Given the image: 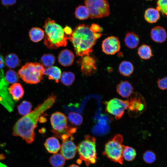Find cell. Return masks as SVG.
<instances>
[{
	"label": "cell",
	"instance_id": "6da1fadb",
	"mask_svg": "<svg viewBox=\"0 0 167 167\" xmlns=\"http://www.w3.org/2000/svg\"><path fill=\"white\" fill-rule=\"evenodd\" d=\"M56 99L55 96H49L33 110L19 119L13 126L12 135L19 136L28 144L32 143L35 139V129L40 116L51 108L55 102Z\"/></svg>",
	"mask_w": 167,
	"mask_h": 167
},
{
	"label": "cell",
	"instance_id": "7a4b0ae2",
	"mask_svg": "<svg viewBox=\"0 0 167 167\" xmlns=\"http://www.w3.org/2000/svg\"><path fill=\"white\" fill-rule=\"evenodd\" d=\"M102 35L92 31L88 25L81 24L76 27L68 36V39L72 43L76 55L82 57L92 52L96 40Z\"/></svg>",
	"mask_w": 167,
	"mask_h": 167
},
{
	"label": "cell",
	"instance_id": "3957f363",
	"mask_svg": "<svg viewBox=\"0 0 167 167\" xmlns=\"http://www.w3.org/2000/svg\"><path fill=\"white\" fill-rule=\"evenodd\" d=\"M43 28L45 32L44 44L48 49H56L67 45L68 36L62 27L54 20L47 18Z\"/></svg>",
	"mask_w": 167,
	"mask_h": 167
},
{
	"label": "cell",
	"instance_id": "277c9868",
	"mask_svg": "<svg viewBox=\"0 0 167 167\" xmlns=\"http://www.w3.org/2000/svg\"><path fill=\"white\" fill-rule=\"evenodd\" d=\"M77 151L80 159L85 162L87 166L95 164L97 160L95 138L86 135L84 140L77 146Z\"/></svg>",
	"mask_w": 167,
	"mask_h": 167
},
{
	"label": "cell",
	"instance_id": "5b68a950",
	"mask_svg": "<svg viewBox=\"0 0 167 167\" xmlns=\"http://www.w3.org/2000/svg\"><path fill=\"white\" fill-rule=\"evenodd\" d=\"M45 68L40 63L28 62L19 70L18 74L22 79L27 83L36 84L43 79Z\"/></svg>",
	"mask_w": 167,
	"mask_h": 167
},
{
	"label": "cell",
	"instance_id": "8992f818",
	"mask_svg": "<svg viewBox=\"0 0 167 167\" xmlns=\"http://www.w3.org/2000/svg\"><path fill=\"white\" fill-rule=\"evenodd\" d=\"M123 142L122 135L119 134L115 135L105 144L103 154L112 161L122 164Z\"/></svg>",
	"mask_w": 167,
	"mask_h": 167
},
{
	"label": "cell",
	"instance_id": "52a82bcc",
	"mask_svg": "<svg viewBox=\"0 0 167 167\" xmlns=\"http://www.w3.org/2000/svg\"><path fill=\"white\" fill-rule=\"evenodd\" d=\"M84 4L92 19L108 16L110 14L109 6L106 0H85Z\"/></svg>",
	"mask_w": 167,
	"mask_h": 167
},
{
	"label": "cell",
	"instance_id": "ba28073f",
	"mask_svg": "<svg viewBox=\"0 0 167 167\" xmlns=\"http://www.w3.org/2000/svg\"><path fill=\"white\" fill-rule=\"evenodd\" d=\"M105 104L106 111L113 115L116 119H119L122 117L125 110L128 109L129 101L115 98L106 102Z\"/></svg>",
	"mask_w": 167,
	"mask_h": 167
},
{
	"label": "cell",
	"instance_id": "9c48e42d",
	"mask_svg": "<svg viewBox=\"0 0 167 167\" xmlns=\"http://www.w3.org/2000/svg\"><path fill=\"white\" fill-rule=\"evenodd\" d=\"M129 101L128 114L130 117L136 118L141 114L145 110L146 105L145 100L140 94L133 93Z\"/></svg>",
	"mask_w": 167,
	"mask_h": 167
},
{
	"label": "cell",
	"instance_id": "30bf717a",
	"mask_svg": "<svg viewBox=\"0 0 167 167\" xmlns=\"http://www.w3.org/2000/svg\"><path fill=\"white\" fill-rule=\"evenodd\" d=\"M9 84L5 79L3 70L0 69V103L9 112H11L14 104L9 93Z\"/></svg>",
	"mask_w": 167,
	"mask_h": 167
},
{
	"label": "cell",
	"instance_id": "8fae6325",
	"mask_svg": "<svg viewBox=\"0 0 167 167\" xmlns=\"http://www.w3.org/2000/svg\"><path fill=\"white\" fill-rule=\"evenodd\" d=\"M50 121L53 128L51 131L56 135L63 132L67 128V118L61 112H56L52 113Z\"/></svg>",
	"mask_w": 167,
	"mask_h": 167
},
{
	"label": "cell",
	"instance_id": "7c38bea8",
	"mask_svg": "<svg viewBox=\"0 0 167 167\" xmlns=\"http://www.w3.org/2000/svg\"><path fill=\"white\" fill-rule=\"evenodd\" d=\"M60 154L66 160L73 158L77 151V147L73 141V137L71 136L62 139Z\"/></svg>",
	"mask_w": 167,
	"mask_h": 167
},
{
	"label": "cell",
	"instance_id": "4fadbf2b",
	"mask_svg": "<svg viewBox=\"0 0 167 167\" xmlns=\"http://www.w3.org/2000/svg\"><path fill=\"white\" fill-rule=\"evenodd\" d=\"M101 48L103 52L105 54L114 55L120 49L121 44L119 38L113 36L107 37L103 41Z\"/></svg>",
	"mask_w": 167,
	"mask_h": 167
},
{
	"label": "cell",
	"instance_id": "5bb4252c",
	"mask_svg": "<svg viewBox=\"0 0 167 167\" xmlns=\"http://www.w3.org/2000/svg\"><path fill=\"white\" fill-rule=\"evenodd\" d=\"M80 65L81 71L85 75H90L95 73L96 70L95 60L89 54L82 57Z\"/></svg>",
	"mask_w": 167,
	"mask_h": 167
},
{
	"label": "cell",
	"instance_id": "9a60e30c",
	"mask_svg": "<svg viewBox=\"0 0 167 167\" xmlns=\"http://www.w3.org/2000/svg\"><path fill=\"white\" fill-rule=\"evenodd\" d=\"M75 58L73 53L70 50L64 49L59 53L58 60L59 63L65 67L70 66L73 64Z\"/></svg>",
	"mask_w": 167,
	"mask_h": 167
},
{
	"label": "cell",
	"instance_id": "2e32d148",
	"mask_svg": "<svg viewBox=\"0 0 167 167\" xmlns=\"http://www.w3.org/2000/svg\"><path fill=\"white\" fill-rule=\"evenodd\" d=\"M150 36L154 41L158 43H162L166 39L167 33L163 27L157 26L151 29Z\"/></svg>",
	"mask_w": 167,
	"mask_h": 167
},
{
	"label": "cell",
	"instance_id": "e0dca14e",
	"mask_svg": "<svg viewBox=\"0 0 167 167\" xmlns=\"http://www.w3.org/2000/svg\"><path fill=\"white\" fill-rule=\"evenodd\" d=\"M116 91L123 98H128L133 93L134 89L131 84L128 81L121 82L117 86Z\"/></svg>",
	"mask_w": 167,
	"mask_h": 167
},
{
	"label": "cell",
	"instance_id": "ac0fdd59",
	"mask_svg": "<svg viewBox=\"0 0 167 167\" xmlns=\"http://www.w3.org/2000/svg\"><path fill=\"white\" fill-rule=\"evenodd\" d=\"M140 39L138 35L133 32L128 31L126 33L124 41L126 46L129 49L135 48L138 45Z\"/></svg>",
	"mask_w": 167,
	"mask_h": 167
},
{
	"label": "cell",
	"instance_id": "d6986e66",
	"mask_svg": "<svg viewBox=\"0 0 167 167\" xmlns=\"http://www.w3.org/2000/svg\"><path fill=\"white\" fill-rule=\"evenodd\" d=\"M44 145L47 151L53 154L57 153L60 150L61 147L59 140L54 137L47 138Z\"/></svg>",
	"mask_w": 167,
	"mask_h": 167
},
{
	"label": "cell",
	"instance_id": "ffe728a7",
	"mask_svg": "<svg viewBox=\"0 0 167 167\" xmlns=\"http://www.w3.org/2000/svg\"><path fill=\"white\" fill-rule=\"evenodd\" d=\"M8 90L12 99L14 101H19L24 95V91L23 88L19 83L12 84L9 87Z\"/></svg>",
	"mask_w": 167,
	"mask_h": 167
},
{
	"label": "cell",
	"instance_id": "44dd1931",
	"mask_svg": "<svg viewBox=\"0 0 167 167\" xmlns=\"http://www.w3.org/2000/svg\"><path fill=\"white\" fill-rule=\"evenodd\" d=\"M61 71L60 68L57 66H52L45 69L43 74L48 76V79L54 80L56 83L59 82L61 75Z\"/></svg>",
	"mask_w": 167,
	"mask_h": 167
},
{
	"label": "cell",
	"instance_id": "7402d4cb",
	"mask_svg": "<svg viewBox=\"0 0 167 167\" xmlns=\"http://www.w3.org/2000/svg\"><path fill=\"white\" fill-rule=\"evenodd\" d=\"M118 70L122 75L128 77L133 73L134 67L131 62L125 60L122 61L119 64Z\"/></svg>",
	"mask_w": 167,
	"mask_h": 167
},
{
	"label": "cell",
	"instance_id": "603a6c76",
	"mask_svg": "<svg viewBox=\"0 0 167 167\" xmlns=\"http://www.w3.org/2000/svg\"><path fill=\"white\" fill-rule=\"evenodd\" d=\"M144 17L146 21L149 23L157 22L160 18L159 12L154 8H149L145 11Z\"/></svg>",
	"mask_w": 167,
	"mask_h": 167
},
{
	"label": "cell",
	"instance_id": "cb8c5ba5",
	"mask_svg": "<svg viewBox=\"0 0 167 167\" xmlns=\"http://www.w3.org/2000/svg\"><path fill=\"white\" fill-rule=\"evenodd\" d=\"M29 35L32 41L37 42L41 41L44 37L45 32L40 28L33 27L29 31Z\"/></svg>",
	"mask_w": 167,
	"mask_h": 167
},
{
	"label": "cell",
	"instance_id": "d4e9b609",
	"mask_svg": "<svg viewBox=\"0 0 167 167\" xmlns=\"http://www.w3.org/2000/svg\"><path fill=\"white\" fill-rule=\"evenodd\" d=\"M5 60L6 66L11 69L18 67L21 63L20 60L18 56L14 53H10L7 55Z\"/></svg>",
	"mask_w": 167,
	"mask_h": 167
},
{
	"label": "cell",
	"instance_id": "484cf974",
	"mask_svg": "<svg viewBox=\"0 0 167 167\" xmlns=\"http://www.w3.org/2000/svg\"><path fill=\"white\" fill-rule=\"evenodd\" d=\"M137 54L141 58L144 60L149 59L153 55L150 46L146 44H143L138 48Z\"/></svg>",
	"mask_w": 167,
	"mask_h": 167
},
{
	"label": "cell",
	"instance_id": "4316f807",
	"mask_svg": "<svg viewBox=\"0 0 167 167\" xmlns=\"http://www.w3.org/2000/svg\"><path fill=\"white\" fill-rule=\"evenodd\" d=\"M49 162L53 167H62L65 163V159L60 154H54L49 158Z\"/></svg>",
	"mask_w": 167,
	"mask_h": 167
},
{
	"label": "cell",
	"instance_id": "83f0119b",
	"mask_svg": "<svg viewBox=\"0 0 167 167\" xmlns=\"http://www.w3.org/2000/svg\"><path fill=\"white\" fill-rule=\"evenodd\" d=\"M75 15L76 18L81 20L87 19L90 17L89 12L85 5L79 6L76 8Z\"/></svg>",
	"mask_w": 167,
	"mask_h": 167
},
{
	"label": "cell",
	"instance_id": "f1b7e54d",
	"mask_svg": "<svg viewBox=\"0 0 167 167\" xmlns=\"http://www.w3.org/2000/svg\"><path fill=\"white\" fill-rule=\"evenodd\" d=\"M136 155V151L134 148L123 145L122 152L123 159L127 161H131L135 158Z\"/></svg>",
	"mask_w": 167,
	"mask_h": 167
},
{
	"label": "cell",
	"instance_id": "f546056e",
	"mask_svg": "<svg viewBox=\"0 0 167 167\" xmlns=\"http://www.w3.org/2000/svg\"><path fill=\"white\" fill-rule=\"evenodd\" d=\"M61 82L64 85L69 86L71 85L75 79L74 74L70 71H64L61 74L60 78Z\"/></svg>",
	"mask_w": 167,
	"mask_h": 167
},
{
	"label": "cell",
	"instance_id": "4dcf8cb0",
	"mask_svg": "<svg viewBox=\"0 0 167 167\" xmlns=\"http://www.w3.org/2000/svg\"><path fill=\"white\" fill-rule=\"evenodd\" d=\"M32 105V103L27 101H24L17 106L19 113L21 115L25 116L31 111Z\"/></svg>",
	"mask_w": 167,
	"mask_h": 167
},
{
	"label": "cell",
	"instance_id": "1f68e13d",
	"mask_svg": "<svg viewBox=\"0 0 167 167\" xmlns=\"http://www.w3.org/2000/svg\"><path fill=\"white\" fill-rule=\"evenodd\" d=\"M55 61V58L51 54H44L41 58V64L45 67L48 68L53 66Z\"/></svg>",
	"mask_w": 167,
	"mask_h": 167
},
{
	"label": "cell",
	"instance_id": "d6a6232c",
	"mask_svg": "<svg viewBox=\"0 0 167 167\" xmlns=\"http://www.w3.org/2000/svg\"><path fill=\"white\" fill-rule=\"evenodd\" d=\"M5 78L9 84L17 83L19 80V76L16 71L12 70H8L5 76Z\"/></svg>",
	"mask_w": 167,
	"mask_h": 167
},
{
	"label": "cell",
	"instance_id": "836d02e7",
	"mask_svg": "<svg viewBox=\"0 0 167 167\" xmlns=\"http://www.w3.org/2000/svg\"><path fill=\"white\" fill-rule=\"evenodd\" d=\"M68 119L73 125L79 126L81 124L83 121L82 116L79 113L75 112H71L68 114Z\"/></svg>",
	"mask_w": 167,
	"mask_h": 167
},
{
	"label": "cell",
	"instance_id": "e575fe53",
	"mask_svg": "<svg viewBox=\"0 0 167 167\" xmlns=\"http://www.w3.org/2000/svg\"><path fill=\"white\" fill-rule=\"evenodd\" d=\"M143 159L146 163L152 164L155 161L156 156L155 153L152 151L148 150L143 154Z\"/></svg>",
	"mask_w": 167,
	"mask_h": 167
},
{
	"label": "cell",
	"instance_id": "d590c367",
	"mask_svg": "<svg viewBox=\"0 0 167 167\" xmlns=\"http://www.w3.org/2000/svg\"><path fill=\"white\" fill-rule=\"evenodd\" d=\"M167 0H157V6L156 9L160 12L163 15L167 16Z\"/></svg>",
	"mask_w": 167,
	"mask_h": 167
},
{
	"label": "cell",
	"instance_id": "8d00e7d4",
	"mask_svg": "<svg viewBox=\"0 0 167 167\" xmlns=\"http://www.w3.org/2000/svg\"><path fill=\"white\" fill-rule=\"evenodd\" d=\"M167 77L159 79L157 81L158 87L162 90L166 89L167 88Z\"/></svg>",
	"mask_w": 167,
	"mask_h": 167
},
{
	"label": "cell",
	"instance_id": "74e56055",
	"mask_svg": "<svg viewBox=\"0 0 167 167\" xmlns=\"http://www.w3.org/2000/svg\"><path fill=\"white\" fill-rule=\"evenodd\" d=\"M91 30L94 33H99L102 31V28L98 24H92L90 26Z\"/></svg>",
	"mask_w": 167,
	"mask_h": 167
},
{
	"label": "cell",
	"instance_id": "f35d334b",
	"mask_svg": "<svg viewBox=\"0 0 167 167\" xmlns=\"http://www.w3.org/2000/svg\"><path fill=\"white\" fill-rule=\"evenodd\" d=\"M17 0H1L2 4L4 6H8L15 4Z\"/></svg>",
	"mask_w": 167,
	"mask_h": 167
},
{
	"label": "cell",
	"instance_id": "ab89813d",
	"mask_svg": "<svg viewBox=\"0 0 167 167\" xmlns=\"http://www.w3.org/2000/svg\"><path fill=\"white\" fill-rule=\"evenodd\" d=\"M63 30L64 33L67 36L71 35L73 31L71 28L68 26H65L63 28Z\"/></svg>",
	"mask_w": 167,
	"mask_h": 167
},
{
	"label": "cell",
	"instance_id": "60d3db41",
	"mask_svg": "<svg viewBox=\"0 0 167 167\" xmlns=\"http://www.w3.org/2000/svg\"><path fill=\"white\" fill-rule=\"evenodd\" d=\"M5 64V59L1 55H0V69L3 68Z\"/></svg>",
	"mask_w": 167,
	"mask_h": 167
},
{
	"label": "cell",
	"instance_id": "b9f144b4",
	"mask_svg": "<svg viewBox=\"0 0 167 167\" xmlns=\"http://www.w3.org/2000/svg\"><path fill=\"white\" fill-rule=\"evenodd\" d=\"M5 159V157L3 153H0V160H4Z\"/></svg>",
	"mask_w": 167,
	"mask_h": 167
},
{
	"label": "cell",
	"instance_id": "7bdbcfd3",
	"mask_svg": "<svg viewBox=\"0 0 167 167\" xmlns=\"http://www.w3.org/2000/svg\"><path fill=\"white\" fill-rule=\"evenodd\" d=\"M68 167H79L78 165H75V164H72L71 165Z\"/></svg>",
	"mask_w": 167,
	"mask_h": 167
},
{
	"label": "cell",
	"instance_id": "ee69618b",
	"mask_svg": "<svg viewBox=\"0 0 167 167\" xmlns=\"http://www.w3.org/2000/svg\"><path fill=\"white\" fill-rule=\"evenodd\" d=\"M0 167H7V166L5 165L0 162Z\"/></svg>",
	"mask_w": 167,
	"mask_h": 167
},
{
	"label": "cell",
	"instance_id": "f6af8a7d",
	"mask_svg": "<svg viewBox=\"0 0 167 167\" xmlns=\"http://www.w3.org/2000/svg\"></svg>",
	"mask_w": 167,
	"mask_h": 167
}]
</instances>
